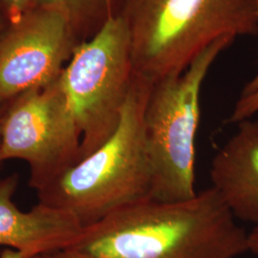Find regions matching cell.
<instances>
[{"mask_svg":"<svg viewBox=\"0 0 258 258\" xmlns=\"http://www.w3.org/2000/svg\"><path fill=\"white\" fill-rule=\"evenodd\" d=\"M249 251L258 255V227L249 232Z\"/></svg>","mask_w":258,"mask_h":258,"instance_id":"4fadbf2b","label":"cell"},{"mask_svg":"<svg viewBox=\"0 0 258 258\" xmlns=\"http://www.w3.org/2000/svg\"><path fill=\"white\" fill-rule=\"evenodd\" d=\"M256 10L258 17V0H256ZM256 114H258V72L242 89L227 122L237 124L242 120L253 118Z\"/></svg>","mask_w":258,"mask_h":258,"instance_id":"8fae6325","label":"cell"},{"mask_svg":"<svg viewBox=\"0 0 258 258\" xmlns=\"http://www.w3.org/2000/svg\"><path fill=\"white\" fill-rule=\"evenodd\" d=\"M74 26L61 10L28 11L0 40V105L54 83L75 49Z\"/></svg>","mask_w":258,"mask_h":258,"instance_id":"52a82bcc","label":"cell"},{"mask_svg":"<svg viewBox=\"0 0 258 258\" xmlns=\"http://www.w3.org/2000/svg\"><path fill=\"white\" fill-rule=\"evenodd\" d=\"M60 77V76H59ZM82 136L59 78L5 105L0 119V167L20 160L38 190L79 160Z\"/></svg>","mask_w":258,"mask_h":258,"instance_id":"8992f818","label":"cell"},{"mask_svg":"<svg viewBox=\"0 0 258 258\" xmlns=\"http://www.w3.org/2000/svg\"><path fill=\"white\" fill-rule=\"evenodd\" d=\"M35 256H30L28 254L25 253H22V252H19L18 250H15V249H5L1 255L0 258H34Z\"/></svg>","mask_w":258,"mask_h":258,"instance_id":"5bb4252c","label":"cell"},{"mask_svg":"<svg viewBox=\"0 0 258 258\" xmlns=\"http://www.w3.org/2000/svg\"><path fill=\"white\" fill-rule=\"evenodd\" d=\"M63 250L74 258H237L249 251V232L211 186L187 200L120 208Z\"/></svg>","mask_w":258,"mask_h":258,"instance_id":"6da1fadb","label":"cell"},{"mask_svg":"<svg viewBox=\"0 0 258 258\" xmlns=\"http://www.w3.org/2000/svg\"><path fill=\"white\" fill-rule=\"evenodd\" d=\"M31 1L33 0H1L12 24L18 22L27 13Z\"/></svg>","mask_w":258,"mask_h":258,"instance_id":"7c38bea8","label":"cell"},{"mask_svg":"<svg viewBox=\"0 0 258 258\" xmlns=\"http://www.w3.org/2000/svg\"><path fill=\"white\" fill-rule=\"evenodd\" d=\"M68 61L59 82L82 136L79 162L113 134L128 96L134 69L124 18L111 15Z\"/></svg>","mask_w":258,"mask_h":258,"instance_id":"5b68a950","label":"cell"},{"mask_svg":"<svg viewBox=\"0 0 258 258\" xmlns=\"http://www.w3.org/2000/svg\"><path fill=\"white\" fill-rule=\"evenodd\" d=\"M134 74L152 83L182 74L223 38L256 36V0H124Z\"/></svg>","mask_w":258,"mask_h":258,"instance_id":"3957f363","label":"cell"},{"mask_svg":"<svg viewBox=\"0 0 258 258\" xmlns=\"http://www.w3.org/2000/svg\"><path fill=\"white\" fill-rule=\"evenodd\" d=\"M213 157L212 187L234 218L258 227V120L238 122Z\"/></svg>","mask_w":258,"mask_h":258,"instance_id":"9c48e42d","label":"cell"},{"mask_svg":"<svg viewBox=\"0 0 258 258\" xmlns=\"http://www.w3.org/2000/svg\"><path fill=\"white\" fill-rule=\"evenodd\" d=\"M34 258H74L72 257L70 254H68L63 249L62 250H57V251H52V252H47L43 254H39Z\"/></svg>","mask_w":258,"mask_h":258,"instance_id":"9a60e30c","label":"cell"},{"mask_svg":"<svg viewBox=\"0 0 258 258\" xmlns=\"http://www.w3.org/2000/svg\"><path fill=\"white\" fill-rule=\"evenodd\" d=\"M37 7L61 10L68 16L75 31L97 27L99 30L113 15L112 0H34Z\"/></svg>","mask_w":258,"mask_h":258,"instance_id":"30bf717a","label":"cell"},{"mask_svg":"<svg viewBox=\"0 0 258 258\" xmlns=\"http://www.w3.org/2000/svg\"><path fill=\"white\" fill-rule=\"evenodd\" d=\"M4 108H5V105H0V119H1V116H2Z\"/></svg>","mask_w":258,"mask_h":258,"instance_id":"2e32d148","label":"cell"},{"mask_svg":"<svg viewBox=\"0 0 258 258\" xmlns=\"http://www.w3.org/2000/svg\"><path fill=\"white\" fill-rule=\"evenodd\" d=\"M17 173L0 179V247L30 256L64 249L83 230L74 214L45 204L23 212L13 198L19 186Z\"/></svg>","mask_w":258,"mask_h":258,"instance_id":"ba28073f","label":"cell"},{"mask_svg":"<svg viewBox=\"0 0 258 258\" xmlns=\"http://www.w3.org/2000/svg\"><path fill=\"white\" fill-rule=\"evenodd\" d=\"M153 83L134 74L118 126L100 148L37 190L38 202L71 212L83 228L150 198L145 111Z\"/></svg>","mask_w":258,"mask_h":258,"instance_id":"7a4b0ae2","label":"cell"},{"mask_svg":"<svg viewBox=\"0 0 258 258\" xmlns=\"http://www.w3.org/2000/svg\"><path fill=\"white\" fill-rule=\"evenodd\" d=\"M233 40L223 37L214 41L182 74L153 83L145 111L152 173L150 198L181 201L197 194L195 139L201 117V90L212 64Z\"/></svg>","mask_w":258,"mask_h":258,"instance_id":"277c9868","label":"cell"}]
</instances>
